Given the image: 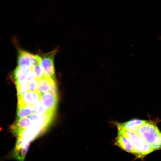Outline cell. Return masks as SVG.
I'll return each instance as SVG.
<instances>
[{"label":"cell","mask_w":161,"mask_h":161,"mask_svg":"<svg viewBox=\"0 0 161 161\" xmlns=\"http://www.w3.org/2000/svg\"><path fill=\"white\" fill-rule=\"evenodd\" d=\"M160 132L153 122L146 121L139 129L137 134L147 144L152 145L156 140Z\"/></svg>","instance_id":"cell-1"},{"label":"cell","mask_w":161,"mask_h":161,"mask_svg":"<svg viewBox=\"0 0 161 161\" xmlns=\"http://www.w3.org/2000/svg\"><path fill=\"white\" fill-rule=\"evenodd\" d=\"M128 139L133 147L134 154L137 158H141L154 151L152 145L147 144L136 134L132 132Z\"/></svg>","instance_id":"cell-2"},{"label":"cell","mask_w":161,"mask_h":161,"mask_svg":"<svg viewBox=\"0 0 161 161\" xmlns=\"http://www.w3.org/2000/svg\"><path fill=\"white\" fill-rule=\"evenodd\" d=\"M56 49L46 53H40L41 61L40 65L42 67L44 75L56 81L54 60L58 51Z\"/></svg>","instance_id":"cell-3"},{"label":"cell","mask_w":161,"mask_h":161,"mask_svg":"<svg viewBox=\"0 0 161 161\" xmlns=\"http://www.w3.org/2000/svg\"><path fill=\"white\" fill-rule=\"evenodd\" d=\"M40 57L34 55L26 51L19 49L18 51L17 63L19 66H26L30 67L36 64H40Z\"/></svg>","instance_id":"cell-4"},{"label":"cell","mask_w":161,"mask_h":161,"mask_svg":"<svg viewBox=\"0 0 161 161\" xmlns=\"http://www.w3.org/2000/svg\"><path fill=\"white\" fill-rule=\"evenodd\" d=\"M40 100L48 113L55 115L58 103V95L49 92L42 95Z\"/></svg>","instance_id":"cell-5"},{"label":"cell","mask_w":161,"mask_h":161,"mask_svg":"<svg viewBox=\"0 0 161 161\" xmlns=\"http://www.w3.org/2000/svg\"><path fill=\"white\" fill-rule=\"evenodd\" d=\"M146 121L134 119L124 123L115 122L114 123L118 130L125 129L137 134L139 129Z\"/></svg>","instance_id":"cell-6"},{"label":"cell","mask_w":161,"mask_h":161,"mask_svg":"<svg viewBox=\"0 0 161 161\" xmlns=\"http://www.w3.org/2000/svg\"><path fill=\"white\" fill-rule=\"evenodd\" d=\"M41 95L37 91L28 92L20 97L18 98V106L24 105L32 106L40 100Z\"/></svg>","instance_id":"cell-7"},{"label":"cell","mask_w":161,"mask_h":161,"mask_svg":"<svg viewBox=\"0 0 161 161\" xmlns=\"http://www.w3.org/2000/svg\"><path fill=\"white\" fill-rule=\"evenodd\" d=\"M32 123V121L29 117L17 119L16 122L11 126V129L17 136L20 131L29 128Z\"/></svg>","instance_id":"cell-8"},{"label":"cell","mask_w":161,"mask_h":161,"mask_svg":"<svg viewBox=\"0 0 161 161\" xmlns=\"http://www.w3.org/2000/svg\"><path fill=\"white\" fill-rule=\"evenodd\" d=\"M114 144L128 152L134 154L133 148L130 140L121 135H117Z\"/></svg>","instance_id":"cell-9"},{"label":"cell","mask_w":161,"mask_h":161,"mask_svg":"<svg viewBox=\"0 0 161 161\" xmlns=\"http://www.w3.org/2000/svg\"><path fill=\"white\" fill-rule=\"evenodd\" d=\"M53 80H55L44 75L38 80L36 91L41 95L49 92L51 84Z\"/></svg>","instance_id":"cell-10"},{"label":"cell","mask_w":161,"mask_h":161,"mask_svg":"<svg viewBox=\"0 0 161 161\" xmlns=\"http://www.w3.org/2000/svg\"><path fill=\"white\" fill-rule=\"evenodd\" d=\"M39 132L38 130L31 126L20 131L16 136L31 142L38 136Z\"/></svg>","instance_id":"cell-11"},{"label":"cell","mask_w":161,"mask_h":161,"mask_svg":"<svg viewBox=\"0 0 161 161\" xmlns=\"http://www.w3.org/2000/svg\"><path fill=\"white\" fill-rule=\"evenodd\" d=\"M32 106L24 105L17 106V119L27 117L33 113Z\"/></svg>","instance_id":"cell-12"},{"label":"cell","mask_w":161,"mask_h":161,"mask_svg":"<svg viewBox=\"0 0 161 161\" xmlns=\"http://www.w3.org/2000/svg\"><path fill=\"white\" fill-rule=\"evenodd\" d=\"M28 82L15 83L17 92L18 98L28 92Z\"/></svg>","instance_id":"cell-13"},{"label":"cell","mask_w":161,"mask_h":161,"mask_svg":"<svg viewBox=\"0 0 161 161\" xmlns=\"http://www.w3.org/2000/svg\"><path fill=\"white\" fill-rule=\"evenodd\" d=\"M32 108L34 113L39 115L49 114L42 105L40 100L35 103L32 105Z\"/></svg>","instance_id":"cell-14"},{"label":"cell","mask_w":161,"mask_h":161,"mask_svg":"<svg viewBox=\"0 0 161 161\" xmlns=\"http://www.w3.org/2000/svg\"><path fill=\"white\" fill-rule=\"evenodd\" d=\"M35 74V78L38 80L41 78L44 75L43 69L40 64H36L31 67Z\"/></svg>","instance_id":"cell-15"},{"label":"cell","mask_w":161,"mask_h":161,"mask_svg":"<svg viewBox=\"0 0 161 161\" xmlns=\"http://www.w3.org/2000/svg\"><path fill=\"white\" fill-rule=\"evenodd\" d=\"M38 80L34 78L29 81L28 83V89L29 92L36 91Z\"/></svg>","instance_id":"cell-16"},{"label":"cell","mask_w":161,"mask_h":161,"mask_svg":"<svg viewBox=\"0 0 161 161\" xmlns=\"http://www.w3.org/2000/svg\"><path fill=\"white\" fill-rule=\"evenodd\" d=\"M154 150L161 149V132L154 143L152 145Z\"/></svg>","instance_id":"cell-17"},{"label":"cell","mask_w":161,"mask_h":161,"mask_svg":"<svg viewBox=\"0 0 161 161\" xmlns=\"http://www.w3.org/2000/svg\"><path fill=\"white\" fill-rule=\"evenodd\" d=\"M27 78L28 81L35 78V73L32 69L27 74Z\"/></svg>","instance_id":"cell-18"}]
</instances>
